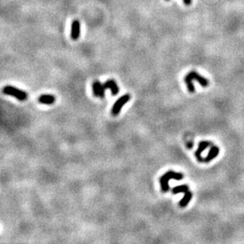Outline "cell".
<instances>
[{
    "instance_id": "1",
    "label": "cell",
    "mask_w": 244,
    "mask_h": 244,
    "mask_svg": "<svg viewBox=\"0 0 244 244\" xmlns=\"http://www.w3.org/2000/svg\"><path fill=\"white\" fill-rule=\"evenodd\" d=\"M185 82L187 84V86L188 91L190 93H194L195 92V88L193 85V80L194 81H197L198 83H199L202 87H207L209 85H210V81H208L207 79L205 78L204 77L201 76L198 73L194 71L190 72L189 74L185 77Z\"/></svg>"
},
{
    "instance_id": "2",
    "label": "cell",
    "mask_w": 244,
    "mask_h": 244,
    "mask_svg": "<svg viewBox=\"0 0 244 244\" xmlns=\"http://www.w3.org/2000/svg\"><path fill=\"white\" fill-rule=\"evenodd\" d=\"M172 179L177 180H181L183 179V175L182 173L175 172L173 171H169L164 175H163L160 179V186H161V190L163 192H167L169 190V185H168V181Z\"/></svg>"
},
{
    "instance_id": "3",
    "label": "cell",
    "mask_w": 244,
    "mask_h": 244,
    "mask_svg": "<svg viewBox=\"0 0 244 244\" xmlns=\"http://www.w3.org/2000/svg\"><path fill=\"white\" fill-rule=\"evenodd\" d=\"M3 93L9 95V96H14L18 100L24 101L27 100L28 94L25 91H22L19 89H17L11 85H6L3 88Z\"/></svg>"
},
{
    "instance_id": "4",
    "label": "cell",
    "mask_w": 244,
    "mask_h": 244,
    "mask_svg": "<svg viewBox=\"0 0 244 244\" xmlns=\"http://www.w3.org/2000/svg\"><path fill=\"white\" fill-rule=\"evenodd\" d=\"M131 99V96L129 94H126L123 95V96H121L120 98H118L116 102L114 104L112 108H111V114L112 116H118L119 112H120L121 109L123 108V107L125 104H126Z\"/></svg>"
},
{
    "instance_id": "5",
    "label": "cell",
    "mask_w": 244,
    "mask_h": 244,
    "mask_svg": "<svg viewBox=\"0 0 244 244\" xmlns=\"http://www.w3.org/2000/svg\"><path fill=\"white\" fill-rule=\"evenodd\" d=\"M105 86L104 84H102L100 81H95L93 84V91L94 96L100 98H104L105 94Z\"/></svg>"
},
{
    "instance_id": "6",
    "label": "cell",
    "mask_w": 244,
    "mask_h": 244,
    "mask_svg": "<svg viewBox=\"0 0 244 244\" xmlns=\"http://www.w3.org/2000/svg\"><path fill=\"white\" fill-rule=\"evenodd\" d=\"M80 22L78 20H74L72 22L71 25V32H70V37L73 40H77L80 37Z\"/></svg>"
},
{
    "instance_id": "7",
    "label": "cell",
    "mask_w": 244,
    "mask_h": 244,
    "mask_svg": "<svg viewBox=\"0 0 244 244\" xmlns=\"http://www.w3.org/2000/svg\"><path fill=\"white\" fill-rule=\"evenodd\" d=\"M210 146V142L209 141H201L199 143V146H198V149H197V151L195 152V156L197 158V160L200 161V162H202L204 161V159L202 157V153L204 152L205 149L209 147Z\"/></svg>"
},
{
    "instance_id": "8",
    "label": "cell",
    "mask_w": 244,
    "mask_h": 244,
    "mask_svg": "<svg viewBox=\"0 0 244 244\" xmlns=\"http://www.w3.org/2000/svg\"><path fill=\"white\" fill-rule=\"evenodd\" d=\"M104 86L106 89H110L111 91V94L113 96H116L118 93V91H119V89H118V85L116 82L115 80L113 79H109L108 81L104 83Z\"/></svg>"
},
{
    "instance_id": "9",
    "label": "cell",
    "mask_w": 244,
    "mask_h": 244,
    "mask_svg": "<svg viewBox=\"0 0 244 244\" xmlns=\"http://www.w3.org/2000/svg\"><path fill=\"white\" fill-rule=\"evenodd\" d=\"M218 154H219V148L217 146H212L209 151L207 156L205 157V159H204V161L205 163L210 162L211 160L217 157Z\"/></svg>"
},
{
    "instance_id": "10",
    "label": "cell",
    "mask_w": 244,
    "mask_h": 244,
    "mask_svg": "<svg viewBox=\"0 0 244 244\" xmlns=\"http://www.w3.org/2000/svg\"><path fill=\"white\" fill-rule=\"evenodd\" d=\"M55 101V97L53 95H48V94H44L39 97V102L41 104H52Z\"/></svg>"
},
{
    "instance_id": "11",
    "label": "cell",
    "mask_w": 244,
    "mask_h": 244,
    "mask_svg": "<svg viewBox=\"0 0 244 244\" xmlns=\"http://www.w3.org/2000/svg\"><path fill=\"white\" fill-rule=\"evenodd\" d=\"M192 196H193L192 192L190 191V190H188V191L184 193V196L182 197V198L181 199L179 203L180 205V207H182V208L186 207V206L188 205V203L190 202V200H191V198H192Z\"/></svg>"
},
{
    "instance_id": "12",
    "label": "cell",
    "mask_w": 244,
    "mask_h": 244,
    "mask_svg": "<svg viewBox=\"0 0 244 244\" xmlns=\"http://www.w3.org/2000/svg\"><path fill=\"white\" fill-rule=\"evenodd\" d=\"M189 190V187L187 185H179L173 188L172 191L174 194H179V193H185Z\"/></svg>"
},
{
    "instance_id": "13",
    "label": "cell",
    "mask_w": 244,
    "mask_h": 244,
    "mask_svg": "<svg viewBox=\"0 0 244 244\" xmlns=\"http://www.w3.org/2000/svg\"><path fill=\"white\" fill-rule=\"evenodd\" d=\"M167 1H169V0H167ZM183 3L187 6H189L191 4V0H183Z\"/></svg>"
}]
</instances>
